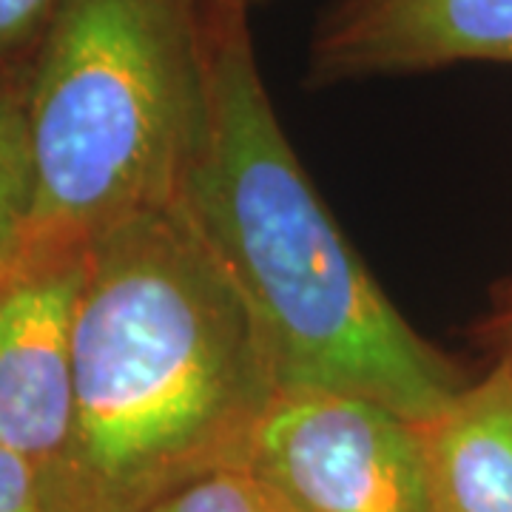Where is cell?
Returning <instances> with one entry per match:
<instances>
[{
  "instance_id": "3957f363",
  "label": "cell",
  "mask_w": 512,
  "mask_h": 512,
  "mask_svg": "<svg viewBox=\"0 0 512 512\" xmlns=\"http://www.w3.org/2000/svg\"><path fill=\"white\" fill-rule=\"evenodd\" d=\"M23 256H77L183 194L205 123L202 0H57L23 89Z\"/></svg>"
},
{
  "instance_id": "ba28073f",
  "label": "cell",
  "mask_w": 512,
  "mask_h": 512,
  "mask_svg": "<svg viewBox=\"0 0 512 512\" xmlns=\"http://www.w3.org/2000/svg\"><path fill=\"white\" fill-rule=\"evenodd\" d=\"M35 211V157L23 92L0 89V271L23 256Z\"/></svg>"
},
{
  "instance_id": "6da1fadb",
  "label": "cell",
  "mask_w": 512,
  "mask_h": 512,
  "mask_svg": "<svg viewBox=\"0 0 512 512\" xmlns=\"http://www.w3.org/2000/svg\"><path fill=\"white\" fill-rule=\"evenodd\" d=\"M251 313L180 205L86 251L74 313V439L49 512H148L237 470L274 402Z\"/></svg>"
},
{
  "instance_id": "5bb4252c",
  "label": "cell",
  "mask_w": 512,
  "mask_h": 512,
  "mask_svg": "<svg viewBox=\"0 0 512 512\" xmlns=\"http://www.w3.org/2000/svg\"><path fill=\"white\" fill-rule=\"evenodd\" d=\"M6 271H9V268H6ZM6 271H0V276H3V274H6Z\"/></svg>"
},
{
  "instance_id": "52a82bcc",
  "label": "cell",
  "mask_w": 512,
  "mask_h": 512,
  "mask_svg": "<svg viewBox=\"0 0 512 512\" xmlns=\"http://www.w3.org/2000/svg\"><path fill=\"white\" fill-rule=\"evenodd\" d=\"M430 512H512V353L419 424Z\"/></svg>"
},
{
  "instance_id": "30bf717a",
  "label": "cell",
  "mask_w": 512,
  "mask_h": 512,
  "mask_svg": "<svg viewBox=\"0 0 512 512\" xmlns=\"http://www.w3.org/2000/svg\"><path fill=\"white\" fill-rule=\"evenodd\" d=\"M55 9L57 0H0V63L37 49Z\"/></svg>"
},
{
  "instance_id": "7c38bea8",
  "label": "cell",
  "mask_w": 512,
  "mask_h": 512,
  "mask_svg": "<svg viewBox=\"0 0 512 512\" xmlns=\"http://www.w3.org/2000/svg\"><path fill=\"white\" fill-rule=\"evenodd\" d=\"M493 328L498 333V345L501 350H507L512 353V293H501V299H498V311H495L493 319Z\"/></svg>"
},
{
  "instance_id": "277c9868",
  "label": "cell",
  "mask_w": 512,
  "mask_h": 512,
  "mask_svg": "<svg viewBox=\"0 0 512 512\" xmlns=\"http://www.w3.org/2000/svg\"><path fill=\"white\" fill-rule=\"evenodd\" d=\"M237 470L299 512H430L419 424L350 393L276 390Z\"/></svg>"
},
{
  "instance_id": "9c48e42d",
  "label": "cell",
  "mask_w": 512,
  "mask_h": 512,
  "mask_svg": "<svg viewBox=\"0 0 512 512\" xmlns=\"http://www.w3.org/2000/svg\"><path fill=\"white\" fill-rule=\"evenodd\" d=\"M148 512H299L248 470H220L188 484Z\"/></svg>"
},
{
  "instance_id": "9a60e30c",
  "label": "cell",
  "mask_w": 512,
  "mask_h": 512,
  "mask_svg": "<svg viewBox=\"0 0 512 512\" xmlns=\"http://www.w3.org/2000/svg\"><path fill=\"white\" fill-rule=\"evenodd\" d=\"M507 293H512V288H510V291H507Z\"/></svg>"
},
{
  "instance_id": "8fae6325",
  "label": "cell",
  "mask_w": 512,
  "mask_h": 512,
  "mask_svg": "<svg viewBox=\"0 0 512 512\" xmlns=\"http://www.w3.org/2000/svg\"><path fill=\"white\" fill-rule=\"evenodd\" d=\"M0 512H49L35 470L6 447H0Z\"/></svg>"
},
{
  "instance_id": "5b68a950",
  "label": "cell",
  "mask_w": 512,
  "mask_h": 512,
  "mask_svg": "<svg viewBox=\"0 0 512 512\" xmlns=\"http://www.w3.org/2000/svg\"><path fill=\"white\" fill-rule=\"evenodd\" d=\"M86 254L20 256L0 276V447L43 487L63 478L74 439V313Z\"/></svg>"
},
{
  "instance_id": "7a4b0ae2",
  "label": "cell",
  "mask_w": 512,
  "mask_h": 512,
  "mask_svg": "<svg viewBox=\"0 0 512 512\" xmlns=\"http://www.w3.org/2000/svg\"><path fill=\"white\" fill-rule=\"evenodd\" d=\"M248 15L202 0L205 123L177 205L245 302L279 390H336L413 424L436 419L467 382L396 311L316 194Z\"/></svg>"
},
{
  "instance_id": "4fadbf2b",
  "label": "cell",
  "mask_w": 512,
  "mask_h": 512,
  "mask_svg": "<svg viewBox=\"0 0 512 512\" xmlns=\"http://www.w3.org/2000/svg\"><path fill=\"white\" fill-rule=\"evenodd\" d=\"M214 3L231 6V9H248V12H251V6H254L256 0H214Z\"/></svg>"
},
{
  "instance_id": "8992f818",
  "label": "cell",
  "mask_w": 512,
  "mask_h": 512,
  "mask_svg": "<svg viewBox=\"0 0 512 512\" xmlns=\"http://www.w3.org/2000/svg\"><path fill=\"white\" fill-rule=\"evenodd\" d=\"M512 63V0H333L308 46V86Z\"/></svg>"
}]
</instances>
